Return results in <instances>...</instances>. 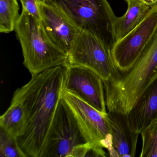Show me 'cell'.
<instances>
[{
  "instance_id": "obj_14",
  "label": "cell",
  "mask_w": 157,
  "mask_h": 157,
  "mask_svg": "<svg viewBox=\"0 0 157 157\" xmlns=\"http://www.w3.org/2000/svg\"><path fill=\"white\" fill-rule=\"evenodd\" d=\"M25 110L21 101L12 99L10 105L0 117V128L17 138L25 123Z\"/></svg>"
},
{
  "instance_id": "obj_8",
  "label": "cell",
  "mask_w": 157,
  "mask_h": 157,
  "mask_svg": "<svg viewBox=\"0 0 157 157\" xmlns=\"http://www.w3.org/2000/svg\"><path fill=\"white\" fill-rule=\"evenodd\" d=\"M68 62L92 70L103 81L110 78L115 68L111 50L93 36L82 32L68 55Z\"/></svg>"
},
{
  "instance_id": "obj_6",
  "label": "cell",
  "mask_w": 157,
  "mask_h": 157,
  "mask_svg": "<svg viewBox=\"0 0 157 157\" xmlns=\"http://www.w3.org/2000/svg\"><path fill=\"white\" fill-rule=\"evenodd\" d=\"M157 31V4L135 29L115 42L111 54L115 67L120 71L131 68L140 57Z\"/></svg>"
},
{
  "instance_id": "obj_5",
  "label": "cell",
  "mask_w": 157,
  "mask_h": 157,
  "mask_svg": "<svg viewBox=\"0 0 157 157\" xmlns=\"http://www.w3.org/2000/svg\"><path fill=\"white\" fill-rule=\"evenodd\" d=\"M102 147L89 142L62 98L49 130L43 157H103Z\"/></svg>"
},
{
  "instance_id": "obj_12",
  "label": "cell",
  "mask_w": 157,
  "mask_h": 157,
  "mask_svg": "<svg viewBox=\"0 0 157 157\" xmlns=\"http://www.w3.org/2000/svg\"><path fill=\"white\" fill-rule=\"evenodd\" d=\"M127 115L131 128L140 134L157 120V78L144 91Z\"/></svg>"
},
{
  "instance_id": "obj_9",
  "label": "cell",
  "mask_w": 157,
  "mask_h": 157,
  "mask_svg": "<svg viewBox=\"0 0 157 157\" xmlns=\"http://www.w3.org/2000/svg\"><path fill=\"white\" fill-rule=\"evenodd\" d=\"M63 90L76 95L100 113H107L103 80L92 70L78 65H67Z\"/></svg>"
},
{
  "instance_id": "obj_1",
  "label": "cell",
  "mask_w": 157,
  "mask_h": 157,
  "mask_svg": "<svg viewBox=\"0 0 157 157\" xmlns=\"http://www.w3.org/2000/svg\"><path fill=\"white\" fill-rule=\"evenodd\" d=\"M65 67L58 66L32 76L29 82L17 89L12 99L25 110L24 127L17 138L26 157H43L48 136L62 98Z\"/></svg>"
},
{
  "instance_id": "obj_7",
  "label": "cell",
  "mask_w": 157,
  "mask_h": 157,
  "mask_svg": "<svg viewBox=\"0 0 157 157\" xmlns=\"http://www.w3.org/2000/svg\"><path fill=\"white\" fill-rule=\"evenodd\" d=\"M62 99L71 111L89 142L106 149L110 157H115L111 129L105 114L100 113L76 95L64 90Z\"/></svg>"
},
{
  "instance_id": "obj_10",
  "label": "cell",
  "mask_w": 157,
  "mask_h": 157,
  "mask_svg": "<svg viewBox=\"0 0 157 157\" xmlns=\"http://www.w3.org/2000/svg\"><path fill=\"white\" fill-rule=\"evenodd\" d=\"M40 23L50 42L68 55L80 31L57 10L41 1L38 4Z\"/></svg>"
},
{
  "instance_id": "obj_19",
  "label": "cell",
  "mask_w": 157,
  "mask_h": 157,
  "mask_svg": "<svg viewBox=\"0 0 157 157\" xmlns=\"http://www.w3.org/2000/svg\"><path fill=\"white\" fill-rule=\"evenodd\" d=\"M142 1L151 7L157 4V0H142Z\"/></svg>"
},
{
  "instance_id": "obj_18",
  "label": "cell",
  "mask_w": 157,
  "mask_h": 157,
  "mask_svg": "<svg viewBox=\"0 0 157 157\" xmlns=\"http://www.w3.org/2000/svg\"><path fill=\"white\" fill-rule=\"evenodd\" d=\"M22 8L26 10L33 16L40 21V14L38 4L41 0H20Z\"/></svg>"
},
{
  "instance_id": "obj_2",
  "label": "cell",
  "mask_w": 157,
  "mask_h": 157,
  "mask_svg": "<svg viewBox=\"0 0 157 157\" xmlns=\"http://www.w3.org/2000/svg\"><path fill=\"white\" fill-rule=\"evenodd\" d=\"M157 78V31L136 64L128 70L115 68L103 81L108 111L128 114L147 88Z\"/></svg>"
},
{
  "instance_id": "obj_17",
  "label": "cell",
  "mask_w": 157,
  "mask_h": 157,
  "mask_svg": "<svg viewBox=\"0 0 157 157\" xmlns=\"http://www.w3.org/2000/svg\"><path fill=\"white\" fill-rule=\"evenodd\" d=\"M0 156L26 157L21 149L17 138L0 128Z\"/></svg>"
},
{
  "instance_id": "obj_3",
  "label": "cell",
  "mask_w": 157,
  "mask_h": 157,
  "mask_svg": "<svg viewBox=\"0 0 157 157\" xmlns=\"http://www.w3.org/2000/svg\"><path fill=\"white\" fill-rule=\"evenodd\" d=\"M80 32L90 34L111 50L115 42L116 16L107 0H41Z\"/></svg>"
},
{
  "instance_id": "obj_11",
  "label": "cell",
  "mask_w": 157,
  "mask_h": 157,
  "mask_svg": "<svg viewBox=\"0 0 157 157\" xmlns=\"http://www.w3.org/2000/svg\"><path fill=\"white\" fill-rule=\"evenodd\" d=\"M105 117L111 129L115 157H135L140 134L131 128L127 114L108 111Z\"/></svg>"
},
{
  "instance_id": "obj_16",
  "label": "cell",
  "mask_w": 157,
  "mask_h": 157,
  "mask_svg": "<svg viewBox=\"0 0 157 157\" xmlns=\"http://www.w3.org/2000/svg\"><path fill=\"white\" fill-rule=\"evenodd\" d=\"M142 140L140 157H157V120L144 128L141 133Z\"/></svg>"
},
{
  "instance_id": "obj_20",
  "label": "cell",
  "mask_w": 157,
  "mask_h": 157,
  "mask_svg": "<svg viewBox=\"0 0 157 157\" xmlns=\"http://www.w3.org/2000/svg\"><path fill=\"white\" fill-rule=\"evenodd\" d=\"M125 1L127 3H128V2H130L133 1L134 0H125Z\"/></svg>"
},
{
  "instance_id": "obj_13",
  "label": "cell",
  "mask_w": 157,
  "mask_h": 157,
  "mask_svg": "<svg viewBox=\"0 0 157 157\" xmlns=\"http://www.w3.org/2000/svg\"><path fill=\"white\" fill-rule=\"evenodd\" d=\"M128 4L126 12L122 17H117L116 21L115 42L122 39L140 24L152 7L145 4L142 0H134Z\"/></svg>"
},
{
  "instance_id": "obj_4",
  "label": "cell",
  "mask_w": 157,
  "mask_h": 157,
  "mask_svg": "<svg viewBox=\"0 0 157 157\" xmlns=\"http://www.w3.org/2000/svg\"><path fill=\"white\" fill-rule=\"evenodd\" d=\"M14 31L22 49L24 65L32 76L68 64L67 55L50 42L40 22L23 8Z\"/></svg>"
},
{
  "instance_id": "obj_15",
  "label": "cell",
  "mask_w": 157,
  "mask_h": 157,
  "mask_svg": "<svg viewBox=\"0 0 157 157\" xmlns=\"http://www.w3.org/2000/svg\"><path fill=\"white\" fill-rule=\"evenodd\" d=\"M17 0H0V33H9L14 31L19 18Z\"/></svg>"
}]
</instances>
